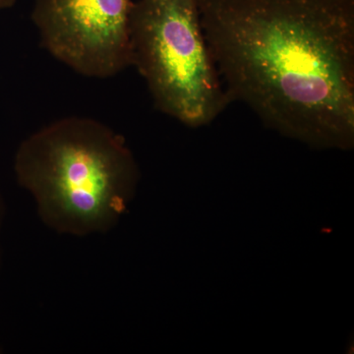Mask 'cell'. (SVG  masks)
Returning <instances> with one entry per match:
<instances>
[{
    "mask_svg": "<svg viewBox=\"0 0 354 354\" xmlns=\"http://www.w3.org/2000/svg\"><path fill=\"white\" fill-rule=\"evenodd\" d=\"M230 102L317 148L354 143V0H200Z\"/></svg>",
    "mask_w": 354,
    "mask_h": 354,
    "instance_id": "obj_1",
    "label": "cell"
},
{
    "mask_svg": "<svg viewBox=\"0 0 354 354\" xmlns=\"http://www.w3.org/2000/svg\"><path fill=\"white\" fill-rule=\"evenodd\" d=\"M15 171L44 223L77 236L111 230L127 212L139 179L124 138L83 116L32 133L18 149Z\"/></svg>",
    "mask_w": 354,
    "mask_h": 354,
    "instance_id": "obj_2",
    "label": "cell"
},
{
    "mask_svg": "<svg viewBox=\"0 0 354 354\" xmlns=\"http://www.w3.org/2000/svg\"><path fill=\"white\" fill-rule=\"evenodd\" d=\"M131 66L160 113L192 128L232 104L203 29L200 0H138L129 18Z\"/></svg>",
    "mask_w": 354,
    "mask_h": 354,
    "instance_id": "obj_3",
    "label": "cell"
},
{
    "mask_svg": "<svg viewBox=\"0 0 354 354\" xmlns=\"http://www.w3.org/2000/svg\"><path fill=\"white\" fill-rule=\"evenodd\" d=\"M132 0H35L32 20L41 46L72 70L111 78L131 66Z\"/></svg>",
    "mask_w": 354,
    "mask_h": 354,
    "instance_id": "obj_4",
    "label": "cell"
},
{
    "mask_svg": "<svg viewBox=\"0 0 354 354\" xmlns=\"http://www.w3.org/2000/svg\"><path fill=\"white\" fill-rule=\"evenodd\" d=\"M15 3V0H0V10L2 9L8 8Z\"/></svg>",
    "mask_w": 354,
    "mask_h": 354,
    "instance_id": "obj_5",
    "label": "cell"
}]
</instances>
